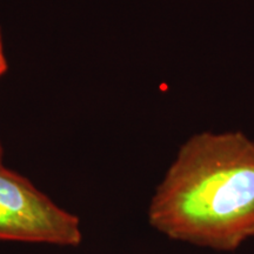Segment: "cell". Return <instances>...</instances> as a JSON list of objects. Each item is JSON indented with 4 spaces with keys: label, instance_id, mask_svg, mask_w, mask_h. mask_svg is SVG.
Returning a JSON list of instances; mask_svg holds the SVG:
<instances>
[{
    "label": "cell",
    "instance_id": "cell-2",
    "mask_svg": "<svg viewBox=\"0 0 254 254\" xmlns=\"http://www.w3.org/2000/svg\"><path fill=\"white\" fill-rule=\"evenodd\" d=\"M77 215L60 207L26 178L0 165V240L78 246Z\"/></svg>",
    "mask_w": 254,
    "mask_h": 254
},
{
    "label": "cell",
    "instance_id": "cell-3",
    "mask_svg": "<svg viewBox=\"0 0 254 254\" xmlns=\"http://www.w3.org/2000/svg\"><path fill=\"white\" fill-rule=\"evenodd\" d=\"M7 71V60H6L4 53V45H2V34L1 28H0V78Z\"/></svg>",
    "mask_w": 254,
    "mask_h": 254
},
{
    "label": "cell",
    "instance_id": "cell-1",
    "mask_svg": "<svg viewBox=\"0 0 254 254\" xmlns=\"http://www.w3.org/2000/svg\"><path fill=\"white\" fill-rule=\"evenodd\" d=\"M148 222L170 239L219 252L254 238V140L240 131L187 139L152 196Z\"/></svg>",
    "mask_w": 254,
    "mask_h": 254
},
{
    "label": "cell",
    "instance_id": "cell-4",
    "mask_svg": "<svg viewBox=\"0 0 254 254\" xmlns=\"http://www.w3.org/2000/svg\"><path fill=\"white\" fill-rule=\"evenodd\" d=\"M2 164V146L1 142H0V165Z\"/></svg>",
    "mask_w": 254,
    "mask_h": 254
}]
</instances>
